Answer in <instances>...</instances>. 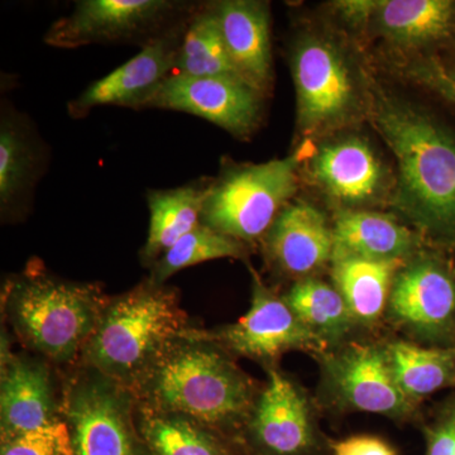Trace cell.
I'll list each match as a JSON object with an SVG mask.
<instances>
[{"label": "cell", "instance_id": "1", "mask_svg": "<svg viewBox=\"0 0 455 455\" xmlns=\"http://www.w3.org/2000/svg\"><path fill=\"white\" fill-rule=\"evenodd\" d=\"M371 114L396 158L394 205L435 247H455V130L406 101L376 92Z\"/></svg>", "mask_w": 455, "mask_h": 455}, {"label": "cell", "instance_id": "2", "mask_svg": "<svg viewBox=\"0 0 455 455\" xmlns=\"http://www.w3.org/2000/svg\"><path fill=\"white\" fill-rule=\"evenodd\" d=\"M143 407L187 416L212 430L247 424L257 394L214 341L185 331L131 388Z\"/></svg>", "mask_w": 455, "mask_h": 455}, {"label": "cell", "instance_id": "3", "mask_svg": "<svg viewBox=\"0 0 455 455\" xmlns=\"http://www.w3.org/2000/svg\"><path fill=\"white\" fill-rule=\"evenodd\" d=\"M178 292L151 278L107 300L84 350L94 371L131 388L171 344L188 331Z\"/></svg>", "mask_w": 455, "mask_h": 455}, {"label": "cell", "instance_id": "4", "mask_svg": "<svg viewBox=\"0 0 455 455\" xmlns=\"http://www.w3.org/2000/svg\"><path fill=\"white\" fill-rule=\"evenodd\" d=\"M97 284L50 276L37 263L8 287L9 317L31 348L55 362L84 352L106 307Z\"/></svg>", "mask_w": 455, "mask_h": 455}, {"label": "cell", "instance_id": "5", "mask_svg": "<svg viewBox=\"0 0 455 455\" xmlns=\"http://www.w3.org/2000/svg\"><path fill=\"white\" fill-rule=\"evenodd\" d=\"M304 148L263 164H227L208 181L202 223L242 243L262 239L295 196Z\"/></svg>", "mask_w": 455, "mask_h": 455}, {"label": "cell", "instance_id": "6", "mask_svg": "<svg viewBox=\"0 0 455 455\" xmlns=\"http://www.w3.org/2000/svg\"><path fill=\"white\" fill-rule=\"evenodd\" d=\"M388 320L419 344L455 347V265L439 250H420L395 277Z\"/></svg>", "mask_w": 455, "mask_h": 455}, {"label": "cell", "instance_id": "7", "mask_svg": "<svg viewBox=\"0 0 455 455\" xmlns=\"http://www.w3.org/2000/svg\"><path fill=\"white\" fill-rule=\"evenodd\" d=\"M196 5L176 0H80L68 16L52 23L44 40L64 50L108 44L142 47Z\"/></svg>", "mask_w": 455, "mask_h": 455}, {"label": "cell", "instance_id": "8", "mask_svg": "<svg viewBox=\"0 0 455 455\" xmlns=\"http://www.w3.org/2000/svg\"><path fill=\"white\" fill-rule=\"evenodd\" d=\"M319 358L323 388L338 409L396 421L411 420L418 415L419 403L398 387L386 344H341Z\"/></svg>", "mask_w": 455, "mask_h": 455}, {"label": "cell", "instance_id": "9", "mask_svg": "<svg viewBox=\"0 0 455 455\" xmlns=\"http://www.w3.org/2000/svg\"><path fill=\"white\" fill-rule=\"evenodd\" d=\"M191 333L235 355L267 364L289 352H307L319 357L331 350L257 275H253L251 307L243 316L212 333Z\"/></svg>", "mask_w": 455, "mask_h": 455}, {"label": "cell", "instance_id": "10", "mask_svg": "<svg viewBox=\"0 0 455 455\" xmlns=\"http://www.w3.org/2000/svg\"><path fill=\"white\" fill-rule=\"evenodd\" d=\"M291 71L301 132L331 131L353 116L357 108L355 82L346 60L331 42L299 40L292 51Z\"/></svg>", "mask_w": 455, "mask_h": 455}, {"label": "cell", "instance_id": "11", "mask_svg": "<svg viewBox=\"0 0 455 455\" xmlns=\"http://www.w3.org/2000/svg\"><path fill=\"white\" fill-rule=\"evenodd\" d=\"M128 390L95 371L70 388L66 418L75 455H140Z\"/></svg>", "mask_w": 455, "mask_h": 455}, {"label": "cell", "instance_id": "12", "mask_svg": "<svg viewBox=\"0 0 455 455\" xmlns=\"http://www.w3.org/2000/svg\"><path fill=\"white\" fill-rule=\"evenodd\" d=\"M262 97L238 77H190L172 74L142 109L193 114L223 128L236 139H244L259 125Z\"/></svg>", "mask_w": 455, "mask_h": 455}, {"label": "cell", "instance_id": "13", "mask_svg": "<svg viewBox=\"0 0 455 455\" xmlns=\"http://www.w3.org/2000/svg\"><path fill=\"white\" fill-rule=\"evenodd\" d=\"M196 7L147 42L130 61L84 90L79 97L68 104V114L77 119L88 116L90 110L98 107L142 109L156 90L175 71L188 20Z\"/></svg>", "mask_w": 455, "mask_h": 455}, {"label": "cell", "instance_id": "14", "mask_svg": "<svg viewBox=\"0 0 455 455\" xmlns=\"http://www.w3.org/2000/svg\"><path fill=\"white\" fill-rule=\"evenodd\" d=\"M253 444L265 455H317L323 442L309 398L290 377L268 367L267 383L247 423Z\"/></svg>", "mask_w": 455, "mask_h": 455}, {"label": "cell", "instance_id": "15", "mask_svg": "<svg viewBox=\"0 0 455 455\" xmlns=\"http://www.w3.org/2000/svg\"><path fill=\"white\" fill-rule=\"evenodd\" d=\"M262 239L271 265L298 281L309 278L333 259V227L324 212L304 200L287 204Z\"/></svg>", "mask_w": 455, "mask_h": 455}, {"label": "cell", "instance_id": "16", "mask_svg": "<svg viewBox=\"0 0 455 455\" xmlns=\"http://www.w3.org/2000/svg\"><path fill=\"white\" fill-rule=\"evenodd\" d=\"M214 11L236 73L265 97L274 76L268 3L223 0L214 3Z\"/></svg>", "mask_w": 455, "mask_h": 455}, {"label": "cell", "instance_id": "17", "mask_svg": "<svg viewBox=\"0 0 455 455\" xmlns=\"http://www.w3.org/2000/svg\"><path fill=\"white\" fill-rule=\"evenodd\" d=\"M49 370L40 362L2 352L0 421L2 438L40 429L56 421Z\"/></svg>", "mask_w": 455, "mask_h": 455}, {"label": "cell", "instance_id": "18", "mask_svg": "<svg viewBox=\"0 0 455 455\" xmlns=\"http://www.w3.org/2000/svg\"><path fill=\"white\" fill-rule=\"evenodd\" d=\"M310 171L319 187L343 205L372 202L381 191L385 172L367 142L347 137L322 146L313 156Z\"/></svg>", "mask_w": 455, "mask_h": 455}, {"label": "cell", "instance_id": "19", "mask_svg": "<svg viewBox=\"0 0 455 455\" xmlns=\"http://www.w3.org/2000/svg\"><path fill=\"white\" fill-rule=\"evenodd\" d=\"M334 252L377 260H407L421 250L423 236L381 212L347 209L338 212Z\"/></svg>", "mask_w": 455, "mask_h": 455}, {"label": "cell", "instance_id": "20", "mask_svg": "<svg viewBox=\"0 0 455 455\" xmlns=\"http://www.w3.org/2000/svg\"><path fill=\"white\" fill-rule=\"evenodd\" d=\"M371 20L401 47H425L455 37L453 0H376Z\"/></svg>", "mask_w": 455, "mask_h": 455}, {"label": "cell", "instance_id": "21", "mask_svg": "<svg viewBox=\"0 0 455 455\" xmlns=\"http://www.w3.org/2000/svg\"><path fill=\"white\" fill-rule=\"evenodd\" d=\"M405 263L406 260L368 259L334 252V286L358 326L370 328L381 319L387 310L392 283Z\"/></svg>", "mask_w": 455, "mask_h": 455}, {"label": "cell", "instance_id": "22", "mask_svg": "<svg viewBox=\"0 0 455 455\" xmlns=\"http://www.w3.org/2000/svg\"><path fill=\"white\" fill-rule=\"evenodd\" d=\"M41 157L26 122L3 112L0 122V209L3 218L25 212L40 176Z\"/></svg>", "mask_w": 455, "mask_h": 455}, {"label": "cell", "instance_id": "23", "mask_svg": "<svg viewBox=\"0 0 455 455\" xmlns=\"http://www.w3.org/2000/svg\"><path fill=\"white\" fill-rule=\"evenodd\" d=\"M208 182L196 181L175 188L148 190V235L142 259L154 265L182 236L202 224L204 197Z\"/></svg>", "mask_w": 455, "mask_h": 455}, {"label": "cell", "instance_id": "24", "mask_svg": "<svg viewBox=\"0 0 455 455\" xmlns=\"http://www.w3.org/2000/svg\"><path fill=\"white\" fill-rule=\"evenodd\" d=\"M386 349L398 387L414 403L444 388H455V347L396 340L386 344Z\"/></svg>", "mask_w": 455, "mask_h": 455}, {"label": "cell", "instance_id": "25", "mask_svg": "<svg viewBox=\"0 0 455 455\" xmlns=\"http://www.w3.org/2000/svg\"><path fill=\"white\" fill-rule=\"evenodd\" d=\"M283 299L302 324L331 349L340 347L357 326L334 284L313 277L304 278L296 281Z\"/></svg>", "mask_w": 455, "mask_h": 455}, {"label": "cell", "instance_id": "26", "mask_svg": "<svg viewBox=\"0 0 455 455\" xmlns=\"http://www.w3.org/2000/svg\"><path fill=\"white\" fill-rule=\"evenodd\" d=\"M173 74L190 77L227 76L242 79L228 55L215 16L214 3L196 4L194 9Z\"/></svg>", "mask_w": 455, "mask_h": 455}, {"label": "cell", "instance_id": "27", "mask_svg": "<svg viewBox=\"0 0 455 455\" xmlns=\"http://www.w3.org/2000/svg\"><path fill=\"white\" fill-rule=\"evenodd\" d=\"M140 430L152 455H230L215 433L187 416L140 410Z\"/></svg>", "mask_w": 455, "mask_h": 455}, {"label": "cell", "instance_id": "28", "mask_svg": "<svg viewBox=\"0 0 455 455\" xmlns=\"http://www.w3.org/2000/svg\"><path fill=\"white\" fill-rule=\"evenodd\" d=\"M245 244L200 224L152 265L151 280L164 284L171 276L208 260L243 259Z\"/></svg>", "mask_w": 455, "mask_h": 455}, {"label": "cell", "instance_id": "29", "mask_svg": "<svg viewBox=\"0 0 455 455\" xmlns=\"http://www.w3.org/2000/svg\"><path fill=\"white\" fill-rule=\"evenodd\" d=\"M0 455H75L73 436L65 421L2 438Z\"/></svg>", "mask_w": 455, "mask_h": 455}, {"label": "cell", "instance_id": "30", "mask_svg": "<svg viewBox=\"0 0 455 455\" xmlns=\"http://www.w3.org/2000/svg\"><path fill=\"white\" fill-rule=\"evenodd\" d=\"M406 76L455 107V65L435 56L421 57L407 66Z\"/></svg>", "mask_w": 455, "mask_h": 455}, {"label": "cell", "instance_id": "31", "mask_svg": "<svg viewBox=\"0 0 455 455\" xmlns=\"http://www.w3.org/2000/svg\"><path fill=\"white\" fill-rule=\"evenodd\" d=\"M423 434L425 455H455V394L435 407Z\"/></svg>", "mask_w": 455, "mask_h": 455}, {"label": "cell", "instance_id": "32", "mask_svg": "<svg viewBox=\"0 0 455 455\" xmlns=\"http://www.w3.org/2000/svg\"><path fill=\"white\" fill-rule=\"evenodd\" d=\"M333 455H398L390 443L376 435H353L329 442Z\"/></svg>", "mask_w": 455, "mask_h": 455}]
</instances>
